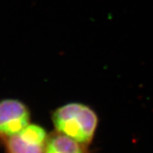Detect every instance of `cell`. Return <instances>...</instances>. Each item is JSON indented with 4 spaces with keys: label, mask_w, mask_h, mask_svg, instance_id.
<instances>
[{
    "label": "cell",
    "mask_w": 153,
    "mask_h": 153,
    "mask_svg": "<svg viewBox=\"0 0 153 153\" xmlns=\"http://www.w3.org/2000/svg\"><path fill=\"white\" fill-rule=\"evenodd\" d=\"M52 121L57 133L85 146L93 140L98 117L89 106L73 102L55 110L52 115Z\"/></svg>",
    "instance_id": "1"
},
{
    "label": "cell",
    "mask_w": 153,
    "mask_h": 153,
    "mask_svg": "<svg viewBox=\"0 0 153 153\" xmlns=\"http://www.w3.org/2000/svg\"><path fill=\"white\" fill-rule=\"evenodd\" d=\"M48 135L44 128L29 124L16 134L0 138L7 153H44Z\"/></svg>",
    "instance_id": "2"
},
{
    "label": "cell",
    "mask_w": 153,
    "mask_h": 153,
    "mask_svg": "<svg viewBox=\"0 0 153 153\" xmlns=\"http://www.w3.org/2000/svg\"><path fill=\"white\" fill-rule=\"evenodd\" d=\"M30 124V111L23 102L6 99L0 100V138L21 132Z\"/></svg>",
    "instance_id": "3"
},
{
    "label": "cell",
    "mask_w": 153,
    "mask_h": 153,
    "mask_svg": "<svg viewBox=\"0 0 153 153\" xmlns=\"http://www.w3.org/2000/svg\"><path fill=\"white\" fill-rule=\"evenodd\" d=\"M83 147L71 138L56 133L48 139L44 153H84Z\"/></svg>",
    "instance_id": "4"
}]
</instances>
